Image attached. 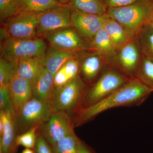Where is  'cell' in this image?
<instances>
[{"instance_id": "cell-1", "label": "cell", "mask_w": 153, "mask_h": 153, "mask_svg": "<svg viewBox=\"0 0 153 153\" xmlns=\"http://www.w3.org/2000/svg\"><path fill=\"white\" fill-rule=\"evenodd\" d=\"M152 92L137 78L130 79L122 86L95 104L81 108L71 116L74 128L91 121L100 114L114 108L139 105Z\"/></svg>"}, {"instance_id": "cell-2", "label": "cell", "mask_w": 153, "mask_h": 153, "mask_svg": "<svg viewBox=\"0 0 153 153\" xmlns=\"http://www.w3.org/2000/svg\"><path fill=\"white\" fill-rule=\"evenodd\" d=\"M107 14L115 20L132 38L150 23L153 14V0H140L119 7L108 8Z\"/></svg>"}, {"instance_id": "cell-3", "label": "cell", "mask_w": 153, "mask_h": 153, "mask_svg": "<svg viewBox=\"0 0 153 153\" xmlns=\"http://www.w3.org/2000/svg\"><path fill=\"white\" fill-rule=\"evenodd\" d=\"M47 49V44L42 38L17 39L8 37L1 41L0 54L1 57L17 67L19 61L25 57H37L41 60Z\"/></svg>"}, {"instance_id": "cell-4", "label": "cell", "mask_w": 153, "mask_h": 153, "mask_svg": "<svg viewBox=\"0 0 153 153\" xmlns=\"http://www.w3.org/2000/svg\"><path fill=\"white\" fill-rule=\"evenodd\" d=\"M88 86L79 74L65 85L55 88L51 102L55 111L66 113L71 118L81 108Z\"/></svg>"}, {"instance_id": "cell-5", "label": "cell", "mask_w": 153, "mask_h": 153, "mask_svg": "<svg viewBox=\"0 0 153 153\" xmlns=\"http://www.w3.org/2000/svg\"><path fill=\"white\" fill-rule=\"evenodd\" d=\"M130 79L107 66L96 81L88 86L80 108L100 101Z\"/></svg>"}, {"instance_id": "cell-6", "label": "cell", "mask_w": 153, "mask_h": 153, "mask_svg": "<svg viewBox=\"0 0 153 153\" xmlns=\"http://www.w3.org/2000/svg\"><path fill=\"white\" fill-rule=\"evenodd\" d=\"M55 111L52 103H46L32 97L22 108L15 118L17 134L39 126L49 119Z\"/></svg>"}, {"instance_id": "cell-7", "label": "cell", "mask_w": 153, "mask_h": 153, "mask_svg": "<svg viewBox=\"0 0 153 153\" xmlns=\"http://www.w3.org/2000/svg\"><path fill=\"white\" fill-rule=\"evenodd\" d=\"M143 57L136 38L116 50L106 61L107 65L129 79L135 78L136 73Z\"/></svg>"}, {"instance_id": "cell-8", "label": "cell", "mask_w": 153, "mask_h": 153, "mask_svg": "<svg viewBox=\"0 0 153 153\" xmlns=\"http://www.w3.org/2000/svg\"><path fill=\"white\" fill-rule=\"evenodd\" d=\"M41 13H20L4 22L7 37L17 39H32L37 37Z\"/></svg>"}, {"instance_id": "cell-9", "label": "cell", "mask_w": 153, "mask_h": 153, "mask_svg": "<svg viewBox=\"0 0 153 153\" xmlns=\"http://www.w3.org/2000/svg\"><path fill=\"white\" fill-rule=\"evenodd\" d=\"M72 9L68 4L61 5L41 13L37 37L57 30L72 27Z\"/></svg>"}, {"instance_id": "cell-10", "label": "cell", "mask_w": 153, "mask_h": 153, "mask_svg": "<svg viewBox=\"0 0 153 153\" xmlns=\"http://www.w3.org/2000/svg\"><path fill=\"white\" fill-rule=\"evenodd\" d=\"M71 117L66 113L55 111L49 119L39 126L38 131L47 140L51 146L74 131Z\"/></svg>"}, {"instance_id": "cell-11", "label": "cell", "mask_w": 153, "mask_h": 153, "mask_svg": "<svg viewBox=\"0 0 153 153\" xmlns=\"http://www.w3.org/2000/svg\"><path fill=\"white\" fill-rule=\"evenodd\" d=\"M50 47L66 52H79L91 49L90 42L72 27L49 33L44 36Z\"/></svg>"}, {"instance_id": "cell-12", "label": "cell", "mask_w": 153, "mask_h": 153, "mask_svg": "<svg viewBox=\"0 0 153 153\" xmlns=\"http://www.w3.org/2000/svg\"><path fill=\"white\" fill-rule=\"evenodd\" d=\"M77 57L79 76L88 86L96 81L107 66L104 58L91 49L79 52Z\"/></svg>"}, {"instance_id": "cell-13", "label": "cell", "mask_w": 153, "mask_h": 153, "mask_svg": "<svg viewBox=\"0 0 153 153\" xmlns=\"http://www.w3.org/2000/svg\"><path fill=\"white\" fill-rule=\"evenodd\" d=\"M108 17L107 14L95 15L72 10L71 27L82 37L90 42L95 34L103 27Z\"/></svg>"}, {"instance_id": "cell-14", "label": "cell", "mask_w": 153, "mask_h": 153, "mask_svg": "<svg viewBox=\"0 0 153 153\" xmlns=\"http://www.w3.org/2000/svg\"><path fill=\"white\" fill-rule=\"evenodd\" d=\"M15 118L23 106L33 97V85L27 79L16 75L8 85Z\"/></svg>"}, {"instance_id": "cell-15", "label": "cell", "mask_w": 153, "mask_h": 153, "mask_svg": "<svg viewBox=\"0 0 153 153\" xmlns=\"http://www.w3.org/2000/svg\"><path fill=\"white\" fill-rule=\"evenodd\" d=\"M0 118L4 124V131L0 136V153H14L18 146L15 117L11 113L0 111Z\"/></svg>"}, {"instance_id": "cell-16", "label": "cell", "mask_w": 153, "mask_h": 153, "mask_svg": "<svg viewBox=\"0 0 153 153\" xmlns=\"http://www.w3.org/2000/svg\"><path fill=\"white\" fill-rule=\"evenodd\" d=\"M78 52L62 51L50 47L40 61L42 66L54 76L66 61L76 57Z\"/></svg>"}, {"instance_id": "cell-17", "label": "cell", "mask_w": 153, "mask_h": 153, "mask_svg": "<svg viewBox=\"0 0 153 153\" xmlns=\"http://www.w3.org/2000/svg\"><path fill=\"white\" fill-rule=\"evenodd\" d=\"M55 88L54 76L43 67L33 85V97L46 103H51Z\"/></svg>"}, {"instance_id": "cell-18", "label": "cell", "mask_w": 153, "mask_h": 153, "mask_svg": "<svg viewBox=\"0 0 153 153\" xmlns=\"http://www.w3.org/2000/svg\"><path fill=\"white\" fill-rule=\"evenodd\" d=\"M42 68L39 57H25L18 63L17 75L30 81L33 85L40 75Z\"/></svg>"}, {"instance_id": "cell-19", "label": "cell", "mask_w": 153, "mask_h": 153, "mask_svg": "<svg viewBox=\"0 0 153 153\" xmlns=\"http://www.w3.org/2000/svg\"><path fill=\"white\" fill-rule=\"evenodd\" d=\"M91 49L104 58L105 62L115 52V48L104 28L99 30L90 41Z\"/></svg>"}, {"instance_id": "cell-20", "label": "cell", "mask_w": 153, "mask_h": 153, "mask_svg": "<svg viewBox=\"0 0 153 153\" xmlns=\"http://www.w3.org/2000/svg\"><path fill=\"white\" fill-rule=\"evenodd\" d=\"M103 28L108 33L116 49H119L134 39L130 37L119 23L108 16L105 20Z\"/></svg>"}, {"instance_id": "cell-21", "label": "cell", "mask_w": 153, "mask_h": 153, "mask_svg": "<svg viewBox=\"0 0 153 153\" xmlns=\"http://www.w3.org/2000/svg\"><path fill=\"white\" fill-rule=\"evenodd\" d=\"M72 10L98 15H107V8L103 0H69Z\"/></svg>"}, {"instance_id": "cell-22", "label": "cell", "mask_w": 153, "mask_h": 153, "mask_svg": "<svg viewBox=\"0 0 153 153\" xmlns=\"http://www.w3.org/2000/svg\"><path fill=\"white\" fill-rule=\"evenodd\" d=\"M17 3L19 13H40L63 5L54 0H17Z\"/></svg>"}, {"instance_id": "cell-23", "label": "cell", "mask_w": 153, "mask_h": 153, "mask_svg": "<svg viewBox=\"0 0 153 153\" xmlns=\"http://www.w3.org/2000/svg\"><path fill=\"white\" fill-rule=\"evenodd\" d=\"M135 78L153 92V60L143 55Z\"/></svg>"}, {"instance_id": "cell-24", "label": "cell", "mask_w": 153, "mask_h": 153, "mask_svg": "<svg viewBox=\"0 0 153 153\" xmlns=\"http://www.w3.org/2000/svg\"><path fill=\"white\" fill-rule=\"evenodd\" d=\"M136 38L143 55L153 60V28L150 24L145 26Z\"/></svg>"}, {"instance_id": "cell-25", "label": "cell", "mask_w": 153, "mask_h": 153, "mask_svg": "<svg viewBox=\"0 0 153 153\" xmlns=\"http://www.w3.org/2000/svg\"><path fill=\"white\" fill-rule=\"evenodd\" d=\"M80 139L74 131L60 140L52 147L54 153H78V145Z\"/></svg>"}, {"instance_id": "cell-26", "label": "cell", "mask_w": 153, "mask_h": 153, "mask_svg": "<svg viewBox=\"0 0 153 153\" xmlns=\"http://www.w3.org/2000/svg\"><path fill=\"white\" fill-rule=\"evenodd\" d=\"M17 67L2 57L0 58V87L9 85L17 74Z\"/></svg>"}, {"instance_id": "cell-27", "label": "cell", "mask_w": 153, "mask_h": 153, "mask_svg": "<svg viewBox=\"0 0 153 153\" xmlns=\"http://www.w3.org/2000/svg\"><path fill=\"white\" fill-rule=\"evenodd\" d=\"M17 0H0V21L4 23L19 13Z\"/></svg>"}, {"instance_id": "cell-28", "label": "cell", "mask_w": 153, "mask_h": 153, "mask_svg": "<svg viewBox=\"0 0 153 153\" xmlns=\"http://www.w3.org/2000/svg\"><path fill=\"white\" fill-rule=\"evenodd\" d=\"M39 126L32 128L24 133L18 135L16 138L17 146H22L26 148L34 149Z\"/></svg>"}, {"instance_id": "cell-29", "label": "cell", "mask_w": 153, "mask_h": 153, "mask_svg": "<svg viewBox=\"0 0 153 153\" xmlns=\"http://www.w3.org/2000/svg\"><path fill=\"white\" fill-rule=\"evenodd\" d=\"M0 111L11 113L15 117V111L9 92L8 85L0 87Z\"/></svg>"}, {"instance_id": "cell-30", "label": "cell", "mask_w": 153, "mask_h": 153, "mask_svg": "<svg viewBox=\"0 0 153 153\" xmlns=\"http://www.w3.org/2000/svg\"><path fill=\"white\" fill-rule=\"evenodd\" d=\"M77 56L68 60L62 66L70 79H73L79 74V61Z\"/></svg>"}, {"instance_id": "cell-31", "label": "cell", "mask_w": 153, "mask_h": 153, "mask_svg": "<svg viewBox=\"0 0 153 153\" xmlns=\"http://www.w3.org/2000/svg\"><path fill=\"white\" fill-rule=\"evenodd\" d=\"M33 149L35 153H54L52 147L44 137L38 131L36 144Z\"/></svg>"}, {"instance_id": "cell-32", "label": "cell", "mask_w": 153, "mask_h": 153, "mask_svg": "<svg viewBox=\"0 0 153 153\" xmlns=\"http://www.w3.org/2000/svg\"><path fill=\"white\" fill-rule=\"evenodd\" d=\"M71 80L61 67L54 76V83L55 88L61 87Z\"/></svg>"}, {"instance_id": "cell-33", "label": "cell", "mask_w": 153, "mask_h": 153, "mask_svg": "<svg viewBox=\"0 0 153 153\" xmlns=\"http://www.w3.org/2000/svg\"><path fill=\"white\" fill-rule=\"evenodd\" d=\"M140 0H103L107 8L119 7L130 4Z\"/></svg>"}, {"instance_id": "cell-34", "label": "cell", "mask_w": 153, "mask_h": 153, "mask_svg": "<svg viewBox=\"0 0 153 153\" xmlns=\"http://www.w3.org/2000/svg\"><path fill=\"white\" fill-rule=\"evenodd\" d=\"M78 153H93L90 148L80 140L78 147Z\"/></svg>"}, {"instance_id": "cell-35", "label": "cell", "mask_w": 153, "mask_h": 153, "mask_svg": "<svg viewBox=\"0 0 153 153\" xmlns=\"http://www.w3.org/2000/svg\"><path fill=\"white\" fill-rule=\"evenodd\" d=\"M4 129V124L2 120L0 118V136L2 134Z\"/></svg>"}, {"instance_id": "cell-36", "label": "cell", "mask_w": 153, "mask_h": 153, "mask_svg": "<svg viewBox=\"0 0 153 153\" xmlns=\"http://www.w3.org/2000/svg\"><path fill=\"white\" fill-rule=\"evenodd\" d=\"M22 153H35V152L33 149L26 148L25 150L23 151Z\"/></svg>"}, {"instance_id": "cell-37", "label": "cell", "mask_w": 153, "mask_h": 153, "mask_svg": "<svg viewBox=\"0 0 153 153\" xmlns=\"http://www.w3.org/2000/svg\"><path fill=\"white\" fill-rule=\"evenodd\" d=\"M62 4H68L69 2V0H54Z\"/></svg>"}, {"instance_id": "cell-38", "label": "cell", "mask_w": 153, "mask_h": 153, "mask_svg": "<svg viewBox=\"0 0 153 153\" xmlns=\"http://www.w3.org/2000/svg\"><path fill=\"white\" fill-rule=\"evenodd\" d=\"M152 27L153 28V14L152 17V20H151L150 23Z\"/></svg>"}]
</instances>
